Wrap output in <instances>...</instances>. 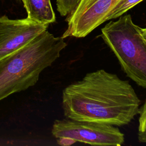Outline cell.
<instances>
[{"mask_svg": "<svg viewBox=\"0 0 146 146\" xmlns=\"http://www.w3.org/2000/svg\"><path fill=\"white\" fill-rule=\"evenodd\" d=\"M140 31L141 33V35H143V38L146 40V28H140Z\"/></svg>", "mask_w": 146, "mask_h": 146, "instance_id": "7c38bea8", "label": "cell"}, {"mask_svg": "<svg viewBox=\"0 0 146 146\" xmlns=\"http://www.w3.org/2000/svg\"><path fill=\"white\" fill-rule=\"evenodd\" d=\"M51 132L63 145L78 141L95 145L120 146L124 135L115 125L94 121H80L66 117L55 120Z\"/></svg>", "mask_w": 146, "mask_h": 146, "instance_id": "277c9868", "label": "cell"}, {"mask_svg": "<svg viewBox=\"0 0 146 146\" xmlns=\"http://www.w3.org/2000/svg\"><path fill=\"white\" fill-rule=\"evenodd\" d=\"M138 139L140 142L146 143V131L144 132L139 131Z\"/></svg>", "mask_w": 146, "mask_h": 146, "instance_id": "8fae6325", "label": "cell"}, {"mask_svg": "<svg viewBox=\"0 0 146 146\" xmlns=\"http://www.w3.org/2000/svg\"><path fill=\"white\" fill-rule=\"evenodd\" d=\"M140 104L128 80L103 69L87 73L62 92L66 117L115 126L129 123L139 113Z\"/></svg>", "mask_w": 146, "mask_h": 146, "instance_id": "6da1fadb", "label": "cell"}, {"mask_svg": "<svg viewBox=\"0 0 146 146\" xmlns=\"http://www.w3.org/2000/svg\"><path fill=\"white\" fill-rule=\"evenodd\" d=\"M80 0H56L57 10L62 17L71 14L78 6Z\"/></svg>", "mask_w": 146, "mask_h": 146, "instance_id": "9c48e42d", "label": "cell"}, {"mask_svg": "<svg viewBox=\"0 0 146 146\" xmlns=\"http://www.w3.org/2000/svg\"><path fill=\"white\" fill-rule=\"evenodd\" d=\"M143 0H121L111 10L107 17V21L120 17Z\"/></svg>", "mask_w": 146, "mask_h": 146, "instance_id": "ba28073f", "label": "cell"}, {"mask_svg": "<svg viewBox=\"0 0 146 146\" xmlns=\"http://www.w3.org/2000/svg\"><path fill=\"white\" fill-rule=\"evenodd\" d=\"M27 17L35 22L49 25L55 21V14L50 0H22Z\"/></svg>", "mask_w": 146, "mask_h": 146, "instance_id": "52a82bcc", "label": "cell"}, {"mask_svg": "<svg viewBox=\"0 0 146 146\" xmlns=\"http://www.w3.org/2000/svg\"><path fill=\"white\" fill-rule=\"evenodd\" d=\"M130 14L120 16L101 29L100 36L117 58L122 70L146 88V40Z\"/></svg>", "mask_w": 146, "mask_h": 146, "instance_id": "3957f363", "label": "cell"}, {"mask_svg": "<svg viewBox=\"0 0 146 146\" xmlns=\"http://www.w3.org/2000/svg\"><path fill=\"white\" fill-rule=\"evenodd\" d=\"M139 119V131L144 132L146 131V100L144 104L140 107Z\"/></svg>", "mask_w": 146, "mask_h": 146, "instance_id": "30bf717a", "label": "cell"}, {"mask_svg": "<svg viewBox=\"0 0 146 146\" xmlns=\"http://www.w3.org/2000/svg\"><path fill=\"white\" fill-rule=\"evenodd\" d=\"M121 0H94L78 15L66 18L67 28L62 37L83 38L107 21L111 10Z\"/></svg>", "mask_w": 146, "mask_h": 146, "instance_id": "8992f818", "label": "cell"}, {"mask_svg": "<svg viewBox=\"0 0 146 146\" xmlns=\"http://www.w3.org/2000/svg\"><path fill=\"white\" fill-rule=\"evenodd\" d=\"M67 46L64 38L47 30L0 60V101L34 86Z\"/></svg>", "mask_w": 146, "mask_h": 146, "instance_id": "7a4b0ae2", "label": "cell"}, {"mask_svg": "<svg viewBox=\"0 0 146 146\" xmlns=\"http://www.w3.org/2000/svg\"><path fill=\"white\" fill-rule=\"evenodd\" d=\"M48 25L28 18L11 19L0 17V60L24 47L47 30Z\"/></svg>", "mask_w": 146, "mask_h": 146, "instance_id": "5b68a950", "label": "cell"}]
</instances>
